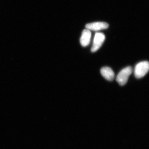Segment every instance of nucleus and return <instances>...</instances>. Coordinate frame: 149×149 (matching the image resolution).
Listing matches in <instances>:
<instances>
[{
  "label": "nucleus",
  "instance_id": "5",
  "mask_svg": "<svg viewBox=\"0 0 149 149\" xmlns=\"http://www.w3.org/2000/svg\"><path fill=\"white\" fill-rule=\"evenodd\" d=\"M91 37V32L88 29H85L82 32L80 37V42L83 47H87L90 44Z\"/></svg>",
  "mask_w": 149,
  "mask_h": 149
},
{
  "label": "nucleus",
  "instance_id": "1",
  "mask_svg": "<svg viewBox=\"0 0 149 149\" xmlns=\"http://www.w3.org/2000/svg\"><path fill=\"white\" fill-rule=\"evenodd\" d=\"M149 71V62L144 61L137 64L134 69V75L137 78H141L145 76Z\"/></svg>",
  "mask_w": 149,
  "mask_h": 149
},
{
  "label": "nucleus",
  "instance_id": "4",
  "mask_svg": "<svg viewBox=\"0 0 149 149\" xmlns=\"http://www.w3.org/2000/svg\"><path fill=\"white\" fill-rule=\"evenodd\" d=\"M108 27L109 24L106 22H101L89 23L86 25V29L95 31L106 29Z\"/></svg>",
  "mask_w": 149,
  "mask_h": 149
},
{
  "label": "nucleus",
  "instance_id": "3",
  "mask_svg": "<svg viewBox=\"0 0 149 149\" xmlns=\"http://www.w3.org/2000/svg\"><path fill=\"white\" fill-rule=\"evenodd\" d=\"M105 39V36L102 33H96L94 37L93 47L91 48V52H95L101 47Z\"/></svg>",
  "mask_w": 149,
  "mask_h": 149
},
{
  "label": "nucleus",
  "instance_id": "2",
  "mask_svg": "<svg viewBox=\"0 0 149 149\" xmlns=\"http://www.w3.org/2000/svg\"><path fill=\"white\" fill-rule=\"evenodd\" d=\"M133 71V69L130 66L127 67L122 69L119 72L116 77V81L121 86L126 84L129 76Z\"/></svg>",
  "mask_w": 149,
  "mask_h": 149
},
{
  "label": "nucleus",
  "instance_id": "6",
  "mask_svg": "<svg viewBox=\"0 0 149 149\" xmlns=\"http://www.w3.org/2000/svg\"><path fill=\"white\" fill-rule=\"evenodd\" d=\"M101 73L103 77L109 81H112L114 77V73L112 70L108 67H103L101 69Z\"/></svg>",
  "mask_w": 149,
  "mask_h": 149
}]
</instances>
